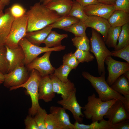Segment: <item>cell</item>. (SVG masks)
Here are the masks:
<instances>
[{
  "instance_id": "1",
  "label": "cell",
  "mask_w": 129,
  "mask_h": 129,
  "mask_svg": "<svg viewBox=\"0 0 129 129\" xmlns=\"http://www.w3.org/2000/svg\"><path fill=\"white\" fill-rule=\"evenodd\" d=\"M26 14L28 18L27 32L42 29L53 23L61 17L39 2L31 6Z\"/></svg>"
},
{
  "instance_id": "2",
  "label": "cell",
  "mask_w": 129,
  "mask_h": 129,
  "mask_svg": "<svg viewBox=\"0 0 129 129\" xmlns=\"http://www.w3.org/2000/svg\"><path fill=\"white\" fill-rule=\"evenodd\" d=\"M105 74L99 77L94 76L86 71L83 72V77L88 80L98 94L99 98L103 101L113 99H118L123 103L127 111L129 113V98H125L122 95L113 89L105 80Z\"/></svg>"
},
{
  "instance_id": "3",
  "label": "cell",
  "mask_w": 129,
  "mask_h": 129,
  "mask_svg": "<svg viewBox=\"0 0 129 129\" xmlns=\"http://www.w3.org/2000/svg\"><path fill=\"white\" fill-rule=\"evenodd\" d=\"M87 102L82 108L85 117L92 122L100 121L111 106L118 99H113L103 101L93 93L87 97Z\"/></svg>"
},
{
  "instance_id": "4",
  "label": "cell",
  "mask_w": 129,
  "mask_h": 129,
  "mask_svg": "<svg viewBox=\"0 0 129 129\" xmlns=\"http://www.w3.org/2000/svg\"><path fill=\"white\" fill-rule=\"evenodd\" d=\"M91 36L89 40V51L94 54L97 60L99 74H105V61L108 57L111 56V52L106 47L104 41L99 33L92 28Z\"/></svg>"
},
{
  "instance_id": "5",
  "label": "cell",
  "mask_w": 129,
  "mask_h": 129,
  "mask_svg": "<svg viewBox=\"0 0 129 129\" xmlns=\"http://www.w3.org/2000/svg\"><path fill=\"white\" fill-rule=\"evenodd\" d=\"M39 73L36 70H31L30 76L27 81L19 86L11 87L10 91L20 88H25L30 95L32 105L29 109V113L34 116L37 110L40 107L38 102V91L39 83L41 78Z\"/></svg>"
},
{
  "instance_id": "6",
  "label": "cell",
  "mask_w": 129,
  "mask_h": 129,
  "mask_svg": "<svg viewBox=\"0 0 129 129\" xmlns=\"http://www.w3.org/2000/svg\"><path fill=\"white\" fill-rule=\"evenodd\" d=\"M27 20L26 14L20 17L14 19L6 40L5 46L10 48H15L19 46V42L25 37L27 32Z\"/></svg>"
},
{
  "instance_id": "7",
  "label": "cell",
  "mask_w": 129,
  "mask_h": 129,
  "mask_svg": "<svg viewBox=\"0 0 129 129\" xmlns=\"http://www.w3.org/2000/svg\"><path fill=\"white\" fill-rule=\"evenodd\" d=\"M18 45L22 48L24 54L25 66L30 63L41 54L50 51H60L64 50L66 47L62 45L49 48L40 47L32 43L25 37L20 41Z\"/></svg>"
},
{
  "instance_id": "8",
  "label": "cell",
  "mask_w": 129,
  "mask_h": 129,
  "mask_svg": "<svg viewBox=\"0 0 129 129\" xmlns=\"http://www.w3.org/2000/svg\"><path fill=\"white\" fill-rule=\"evenodd\" d=\"M28 70L25 65L17 67L11 71L4 74V86L7 88L17 86L23 84L30 76Z\"/></svg>"
},
{
  "instance_id": "9",
  "label": "cell",
  "mask_w": 129,
  "mask_h": 129,
  "mask_svg": "<svg viewBox=\"0 0 129 129\" xmlns=\"http://www.w3.org/2000/svg\"><path fill=\"white\" fill-rule=\"evenodd\" d=\"M105 63L107 65L108 72L106 81L110 86L125 71L129 70V63L116 60L111 56L106 58Z\"/></svg>"
},
{
  "instance_id": "10",
  "label": "cell",
  "mask_w": 129,
  "mask_h": 129,
  "mask_svg": "<svg viewBox=\"0 0 129 129\" xmlns=\"http://www.w3.org/2000/svg\"><path fill=\"white\" fill-rule=\"evenodd\" d=\"M52 51L46 52L42 56L37 57L30 63L25 66L29 70H37L41 77L53 74L55 69L51 64L50 57Z\"/></svg>"
},
{
  "instance_id": "11",
  "label": "cell",
  "mask_w": 129,
  "mask_h": 129,
  "mask_svg": "<svg viewBox=\"0 0 129 129\" xmlns=\"http://www.w3.org/2000/svg\"><path fill=\"white\" fill-rule=\"evenodd\" d=\"M76 88L67 98L58 101V104L61 105L65 110L70 111L72 114L75 121L82 123L85 117L81 111V107L78 102L76 96Z\"/></svg>"
},
{
  "instance_id": "12",
  "label": "cell",
  "mask_w": 129,
  "mask_h": 129,
  "mask_svg": "<svg viewBox=\"0 0 129 129\" xmlns=\"http://www.w3.org/2000/svg\"><path fill=\"white\" fill-rule=\"evenodd\" d=\"M112 124L129 119V114L122 102L118 100L109 108L104 117Z\"/></svg>"
},
{
  "instance_id": "13",
  "label": "cell",
  "mask_w": 129,
  "mask_h": 129,
  "mask_svg": "<svg viewBox=\"0 0 129 129\" xmlns=\"http://www.w3.org/2000/svg\"><path fill=\"white\" fill-rule=\"evenodd\" d=\"M5 46L6 58L9 65L8 73L17 67L25 65L24 54L20 45L14 48H10Z\"/></svg>"
},
{
  "instance_id": "14",
  "label": "cell",
  "mask_w": 129,
  "mask_h": 129,
  "mask_svg": "<svg viewBox=\"0 0 129 129\" xmlns=\"http://www.w3.org/2000/svg\"><path fill=\"white\" fill-rule=\"evenodd\" d=\"M84 23L87 27H91L101 34L105 42L111 26L108 20L96 16H88Z\"/></svg>"
},
{
  "instance_id": "15",
  "label": "cell",
  "mask_w": 129,
  "mask_h": 129,
  "mask_svg": "<svg viewBox=\"0 0 129 129\" xmlns=\"http://www.w3.org/2000/svg\"><path fill=\"white\" fill-rule=\"evenodd\" d=\"M85 14L88 16H95L108 19L115 10L114 5L99 2L83 7Z\"/></svg>"
},
{
  "instance_id": "16",
  "label": "cell",
  "mask_w": 129,
  "mask_h": 129,
  "mask_svg": "<svg viewBox=\"0 0 129 129\" xmlns=\"http://www.w3.org/2000/svg\"><path fill=\"white\" fill-rule=\"evenodd\" d=\"M55 93L54 91L52 80L49 75L41 77L39 86L38 99L45 102L52 101Z\"/></svg>"
},
{
  "instance_id": "17",
  "label": "cell",
  "mask_w": 129,
  "mask_h": 129,
  "mask_svg": "<svg viewBox=\"0 0 129 129\" xmlns=\"http://www.w3.org/2000/svg\"><path fill=\"white\" fill-rule=\"evenodd\" d=\"M14 19L9 8L5 10L4 14L0 17V48L5 47V42Z\"/></svg>"
},
{
  "instance_id": "18",
  "label": "cell",
  "mask_w": 129,
  "mask_h": 129,
  "mask_svg": "<svg viewBox=\"0 0 129 129\" xmlns=\"http://www.w3.org/2000/svg\"><path fill=\"white\" fill-rule=\"evenodd\" d=\"M52 80L54 91L61 95L62 99L67 98L76 88L74 84L70 80L67 82H63L56 77L53 73L49 75Z\"/></svg>"
},
{
  "instance_id": "19",
  "label": "cell",
  "mask_w": 129,
  "mask_h": 129,
  "mask_svg": "<svg viewBox=\"0 0 129 129\" xmlns=\"http://www.w3.org/2000/svg\"><path fill=\"white\" fill-rule=\"evenodd\" d=\"M73 4L72 0H53L45 5L48 9L55 11L62 16L68 15Z\"/></svg>"
},
{
  "instance_id": "20",
  "label": "cell",
  "mask_w": 129,
  "mask_h": 129,
  "mask_svg": "<svg viewBox=\"0 0 129 129\" xmlns=\"http://www.w3.org/2000/svg\"><path fill=\"white\" fill-rule=\"evenodd\" d=\"M63 107L52 106L50 111L55 117L61 125L63 129H74L73 124L71 123L69 115Z\"/></svg>"
},
{
  "instance_id": "21",
  "label": "cell",
  "mask_w": 129,
  "mask_h": 129,
  "mask_svg": "<svg viewBox=\"0 0 129 129\" xmlns=\"http://www.w3.org/2000/svg\"><path fill=\"white\" fill-rule=\"evenodd\" d=\"M52 29L50 24L41 29L27 32L25 37L32 43L40 46L43 43Z\"/></svg>"
},
{
  "instance_id": "22",
  "label": "cell",
  "mask_w": 129,
  "mask_h": 129,
  "mask_svg": "<svg viewBox=\"0 0 129 129\" xmlns=\"http://www.w3.org/2000/svg\"><path fill=\"white\" fill-rule=\"evenodd\" d=\"M111 26L122 27L129 22V13L115 10L108 19Z\"/></svg>"
},
{
  "instance_id": "23",
  "label": "cell",
  "mask_w": 129,
  "mask_h": 129,
  "mask_svg": "<svg viewBox=\"0 0 129 129\" xmlns=\"http://www.w3.org/2000/svg\"><path fill=\"white\" fill-rule=\"evenodd\" d=\"M110 86L125 98L129 97V80L124 75L119 76Z\"/></svg>"
},
{
  "instance_id": "24",
  "label": "cell",
  "mask_w": 129,
  "mask_h": 129,
  "mask_svg": "<svg viewBox=\"0 0 129 129\" xmlns=\"http://www.w3.org/2000/svg\"><path fill=\"white\" fill-rule=\"evenodd\" d=\"M99 121L93 122L90 124L86 125L75 121L73 124L74 129H112V124L108 120L103 119Z\"/></svg>"
},
{
  "instance_id": "25",
  "label": "cell",
  "mask_w": 129,
  "mask_h": 129,
  "mask_svg": "<svg viewBox=\"0 0 129 129\" xmlns=\"http://www.w3.org/2000/svg\"><path fill=\"white\" fill-rule=\"evenodd\" d=\"M67 34H60L54 31H52L46 38L43 43L45 47L52 48L59 46L61 45L62 40L68 37Z\"/></svg>"
},
{
  "instance_id": "26",
  "label": "cell",
  "mask_w": 129,
  "mask_h": 129,
  "mask_svg": "<svg viewBox=\"0 0 129 129\" xmlns=\"http://www.w3.org/2000/svg\"><path fill=\"white\" fill-rule=\"evenodd\" d=\"M122 27H113L111 26L107 33L105 44L109 48H114L116 47Z\"/></svg>"
},
{
  "instance_id": "27",
  "label": "cell",
  "mask_w": 129,
  "mask_h": 129,
  "mask_svg": "<svg viewBox=\"0 0 129 129\" xmlns=\"http://www.w3.org/2000/svg\"><path fill=\"white\" fill-rule=\"evenodd\" d=\"M80 21L78 19L75 17L67 15L61 16L58 20L51 25L53 28L63 29Z\"/></svg>"
},
{
  "instance_id": "28",
  "label": "cell",
  "mask_w": 129,
  "mask_h": 129,
  "mask_svg": "<svg viewBox=\"0 0 129 129\" xmlns=\"http://www.w3.org/2000/svg\"><path fill=\"white\" fill-rule=\"evenodd\" d=\"M118 41L115 50H119L129 44V22L122 26Z\"/></svg>"
},
{
  "instance_id": "29",
  "label": "cell",
  "mask_w": 129,
  "mask_h": 129,
  "mask_svg": "<svg viewBox=\"0 0 129 129\" xmlns=\"http://www.w3.org/2000/svg\"><path fill=\"white\" fill-rule=\"evenodd\" d=\"M83 7L75 0H73L72 6L68 15L75 17L84 22L88 16L85 14Z\"/></svg>"
},
{
  "instance_id": "30",
  "label": "cell",
  "mask_w": 129,
  "mask_h": 129,
  "mask_svg": "<svg viewBox=\"0 0 129 129\" xmlns=\"http://www.w3.org/2000/svg\"><path fill=\"white\" fill-rule=\"evenodd\" d=\"M87 28L84 22L80 21L63 30L72 33L75 36L81 37L86 36V31Z\"/></svg>"
},
{
  "instance_id": "31",
  "label": "cell",
  "mask_w": 129,
  "mask_h": 129,
  "mask_svg": "<svg viewBox=\"0 0 129 129\" xmlns=\"http://www.w3.org/2000/svg\"><path fill=\"white\" fill-rule=\"evenodd\" d=\"M72 69L68 66L64 64L55 70L54 75L61 81L67 82L70 80L68 79V75Z\"/></svg>"
},
{
  "instance_id": "32",
  "label": "cell",
  "mask_w": 129,
  "mask_h": 129,
  "mask_svg": "<svg viewBox=\"0 0 129 129\" xmlns=\"http://www.w3.org/2000/svg\"><path fill=\"white\" fill-rule=\"evenodd\" d=\"M73 45L77 49L86 51H89V40L86 36L81 37L75 36L71 40Z\"/></svg>"
},
{
  "instance_id": "33",
  "label": "cell",
  "mask_w": 129,
  "mask_h": 129,
  "mask_svg": "<svg viewBox=\"0 0 129 129\" xmlns=\"http://www.w3.org/2000/svg\"><path fill=\"white\" fill-rule=\"evenodd\" d=\"M74 54L80 63H88L93 61L95 59L89 51H83L76 48Z\"/></svg>"
},
{
  "instance_id": "34",
  "label": "cell",
  "mask_w": 129,
  "mask_h": 129,
  "mask_svg": "<svg viewBox=\"0 0 129 129\" xmlns=\"http://www.w3.org/2000/svg\"><path fill=\"white\" fill-rule=\"evenodd\" d=\"M47 114L45 110L40 107L34 116L39 129H46L45 121Z\"/></svg>"
},
{
  "instance_id": "35",
  "label": "cell",
  "mask_w": 129,
  "mask_h": 129,
  "mask_svg": "<svg viewBox=\"0 0 129 129\" xmlns=\"http://www.w3.org/2000/svg\"><path fill=\"white\" fill-rule=\"evenodd\" d=\"M45 124L46 129H63L56 119L51 113L47 114Z\"/></svg>"
},
{
  "instance_id": "36",
  "label": "cell",
  "mask_w": 129,
  "mask_h": 129,
  "mask_svg": "<svg viewBox=\"0 0 129 129\" xmlns=\"http://www.w3.org/2000/svg\"><path fill=\"white\" fill-rule=\"evenodd\" d=\"M9 65L6 57V49L5 47L0 48V72L3 74L8 73Z\"/></svg>"
},
{
  "instance_id": "37",
  "label": "cell",
  "mask_w": 129,
  "mask_h": 129,
  "mask_svg": "<svg viewBox=\"0 0 129 129\" xmlns=\"http://www.w3.org/2000/svg\"><path fill=\"white\" fill-rule=\"evenodd\" d=\"M63 59V64L68 66L72 70L75 69L80 63L74 53L71 52L65 54Z\"/></svg>"
},
{
  "instance_id": "38",
  "label": "cell",
  "mask_w": 129,
  "mask_h": 129,
  "mask_svg": "<svg viewBox=\"0 0 129 129\" xmlns=\"http://www.w3.org/2000/svg\"><path fill=\"white\" fill-rule=\"evenodd\" d=\"M111 56L120 58L129 63V44L117 50L111 51Z\"/></svg>"
},
{
  "instance_id": "39",
  "label": "cell",
  "mask_w": 129,
  "mask_h": 129,
  "mask_svg": "<svg viewBox=\"0 0 129 129\" xmlns=\"http://www.w3.org/2000/svg\"><path fill=\"white\" fill-rule=\"evenodd\" d=\"M9 8L11 15L15 19L20 17L26 14L25 9L19 4H14Z\"/></svg>"
},
{
  "instance_id": "40",
  "label": "cell",
  "mask_w": 129,
  "mask_h": 129,
  "mask_svg": "<svg viewBox=\"0 0 129 129\" xmlns=\"http://www.w3.org/2000/svg\"><path fill=\"white\" fill-rule=\"evenodd\" d=\"M114 6L115 10L129 13V0H116Z\"/></svg>"
},
{
  "instance_id": "41",
  "label": "cell",
  "mask_w": 129,
  "mask_h": 129,
  "mask_svg": "<svg viewBox=\"0 0 129 129\" xmlns=\"http://www.w3.org/2000/svg\"><path fill=\"white\" fill-rule=\"evenodd\" d=\"M26 129H39L37 124L34 117L29 115L24 120Z\"/></svg>"
},
{
  "instance_id": "42",
  "label": "cell",
  "mask_w": 129,
  "mask_h": 129,
  "mask_svg": "<svg viewBox=\"0 0 129 129\" xmlns=\"http://www.w3.org/2000/svg\"><path fill=\"white\" fill-rule=\"evenodd\" d=\"M112 129H129V119L124 120L114 124H112Z\"/></svg>"
},
{
  "instance_id": "43",
  "label": "cell",
  "mask_w": 129,
  "mask_h": 129,
  "mask_svg": "<svg viewBox=\"0 0 129 129\" xmlns=\"http://www.w3.org/2000/svg\"><path fill=\"white\" fill-rule=\"evenodd\" d=\"M82 7L97 4L99 3L97 0H75Z\"/></svg>"
},
{
  "instance_id": "44",
  "label": "cell",
  "mask_w": 129,
  "mask_h": 129,
  "mask_svg": "<svg viewBox=\"0 0 129 129\" xmlns=\"http://www.w3.org/2000/svg\"><path fill=\"white\" fill-rule=\"evenodd\" d=\"M99 2L108 5H114L116 0H97Z\"/></svg>"
},
{
  "instance_id": "45",
  "label": "cell",
  "mask_w": 129,
  "mask_h": 129,
  "mask_svg": "<svg viewBox=\"0 0 129 129\" xmlns=\"http://www.w3.org/2000/svg\"><path fill=\"white\" fill-rule=\"evenodd\" d=\"M1 2L3 5L5 7L8 5L10 2L11 0H1Z\"/></svg>"
},
{
  "instance_id": "46",
  "label": "cell",
  "mask_w": 129,
  "mask_h": 129,
  "mask_svg": "<svg viewBox=\"0 0 129 129\" xmlns=\"http://www.w3.org/2000/svg\"><path fill=\"white\" fill-rule=\"evenodd\" d=\"M4 79V74L0 72V85L3 83Z\"/></svg>"
},
{
  "instance_id": "47",
  "label": "cell",
  "mask_w": 129,
  "mask_h": 129,
  "mask_svg": "<svg viewBox=\"0 0 129 129\" xmlns=\"http://www.w3.org/2000/svg\"><path fill=\"white\" fill-rule=\"evenodd\" d=\"M123 75L129 80V70L125 71Z\"/></svg>"
},
{
  "instance_id": "48",
  "label": "cell",
  "mask_w": 129,
  "mask_h": 129,
  "mask_svg": "<svg viewBox=\"0 0 129 129\" xmlns=\"http://www.w3.org/2000/svg\"><path fill=\"white\" fill-rule=\"evenodd\" d=\"M53 0H45V1L42 3L43 4L45 5L46 4L49 2Z\"/></svg>"
},
{
  "instance_id": "49",
  "label": "cell",
  "mask_w": 129,
  "mask_h": 129,
  "mask_svg": "<svg viewBox=\"0 0 129 129\" xmlns=\"http://www.w3.org/2000/svg\"><path fill=\"white\" fill-rule=\"evenodd\" d=\"M5 6L2 4L1 0H0V9L3 10Z\"/></svg>"
},
{
  "instance_id": "50",
  "label": "cell",
  "mask_w": 129,
  "mask_h": 129,
  "mask_svg": "<svg viewBox=\"0 0 129 129\" xmlns=\"http://www.w3.org/2000/svg\"><path fill=\"white\" fill-rule=\"evenodd\" d=\"M3 10L0 9V17H1L4 14Z\"/></svg>"
},
{
  "instance_id": "51",
  "label": "cell",
  "mask_w": 129,
  "mask_h": 129,
  "mask_svg": "<svg viewBox=\"0 0 129 129\" xmlns=\"http://www.w3.org/2000/svg\"><path fill=\"white\" fill-rule=\"evenodd\" d=\"M39 2H41V3H43L44 1L45 0H39Z\"/></svg>"
},
{
  "instance_id": "52",
  "label": "cell",
  "mask_w": 129,
  "mask_h": 129,
  "mask_svg": "<svg viewBox=\"0 0 129 129\" xmlns=\"http://www.w3.org/2000/svg\"></svg>"
}]
</instances>
